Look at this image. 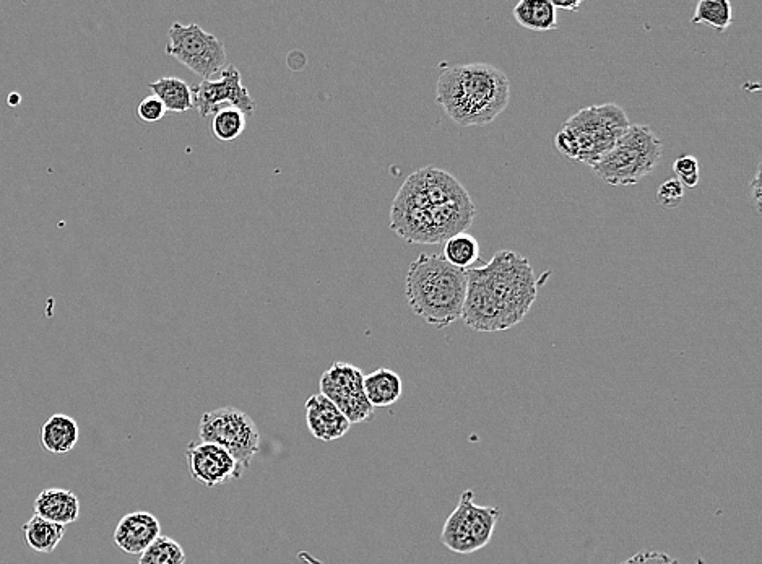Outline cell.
Returning a JSON list of instances; mask_svg holds the SVG:
<instances>
[{
	"mask_svg": "<svg viewBox=\"0 0 762 564\" xmlns=\"http://www.w3.org/2000/svg\"><path fill=\"white\" fill-rule=\"evenodd\" d=\"M637 561L639 564H680L678 560L662 551H641L637 553Z\"/></svg>",
	"mask_w": 762,
	"mask_h": 564,
	"instance_id": "83f0119b",
	"label": "cell"
},
{
	"mask_svg": "<svg viewBox=\"0 0 762 564\" xmlns=\"http://www.w3.org/2000/svg\"><path fill=\"white\" fill-rule=\"evenodd\" d=\"M186 459L195 482L210 488L243 477L236 460L217 444L192 441L187 446Z\"/></svg>",
	"mask_w": 762,
	"mask_h": 564,
	"instance_id": "30bf717a",
	"label": "cell"
},
{
	"mask_svg": "<svg viewBox=\"0 0 762 564\" xmlns=\"http://www.w3.org/2000/svg\"><path fill=\"white\" fill-rule=\"evenodd\" d=\"M520 27L532 31H551L558 28L556 7L550 0H522L512 10Z\"/></svg>",
	"mask_w": 762,
	"mask_h": 564,
	"instance_id": "e0dca14e",
	"label": "cell"
},
{
	"mask_svg": "<svg viewBox=\"0 0 762 564\" xmlns=\"http://www.w3.org/2000/svg\"><path fill=\"white\" fill-rule=\"evenodd\" d=\"M751 191H753L756 209H758V212H761V165L758 166L756 176H754L753 183H751Z\"/></svg>",
	"mask_w": 762,
	"mask_h": 564,
	"instance_id": "f1b7e54d",
	"label": "cell"
},
{
	"mask_svg": "<svg viewBox=\"0 0 762 564\" xmlns=\"http://www.w3.org/2000/svg\"><path fill=\"white\" fill-rule=\"evenodd\" d=\"M199 438L204 443L223 447L236 460L243 475L260 449V433L256 421L243 410L234 407L205 412L200 418Z\"/></svg>",
	"mask_w": 762,
	"mask_h": 564,
	"instance_id": "8992f818",
	"label": "cell"
},
{
	"mask_svg": "<svg viewBox=\"0 0 762 564\" xmlns=\"http://www.w3.org/2000/svg\"><path fill=\"white\" fill-rule=\"evenodd\" d=\"M139 564H186V551L173 538L160 535L140 555Z\"/></svg>",
	"mask_w": 762,
	"mask_h": 564,
	"instance_id": "603a6c76",
	"label": "cell"
},
{
	"mask_svg": "<svg viewBox=\"0 0 762 564\" xmlns=\"http://www.w3.org/2000/svg\"><path fill=\"white\" fill-rule=\"evenodd\" d=\"M511 82L490 64L454 66L439 75L436 101L447 118L462 127L488 126L506 111Z\"/></svg>",
	"mask_w": 762,
	"mask_h": 564,
	"instance_id": "7a4b0ae2",
	"label": "cell"
},
{
	"mask_svg": "<svg viewBox=\"0 0 762 564\" xmlns=\"http://www.w3.org/2000/svg\"><path fill=\"white\" fill-rule=\"evenodd\" d=\"M673 171L683 187H696L701 179L698 158L693 155H681L673 163Z\"/></svg>",
	"mask_w": 762,
	"mask_h": 564,
	"instance_id": "d4e9b609",
	"label": "cell"
},
{
	"mask_svg": "<svg viewBox=\"0 0 762 564\" xmlns=\"http://www.w3.org/2000/svg\"><path fill=\"white\" fill-rule=\"evenodd\" d=\"M499 517H501V511L498 508L473 504L472 514H470V532H472L473 545L477 550L485 548L491 542Z\"/></svg>",
	"mask_w": 762,
	"mask_h": 564,
	"instance_id": "7402d4cb",
	"label": "cell"
},
{
	"mask_svg": "<svg viewBox=\"0 0 762 564\" xmlns=\"http://www.w3.org/2000/svg\"><path fill=\"white\" fill-rule=\"evenodd\" d=\"M363 379L364 373L360 368L337 361L322 374L319 381V394L337 405L351 425L364 423L374 417V407L364 395Z\"/></svg>",
	"mask_w": 762,
	"mask_h": 564,
	"instance_id": "ba28073f",
	"label": "cell"
},
{
	"mask_svg": "<svg viewBox=\"0 0 762 564\" xmlns=\"http://www.w3.org/2000/svg\"><path fill=\"white\" fill-rule=\"evenodd\" d=\"M363 389L369 404L376 407H390L402 397L403 382L392 369L379 368L364 374Z\"/></svg>",
	"mask_w": 762,
	"mask_h": 564,
	"instance_id": "2e32d148",
	"label": "cell"
},
{
	"mask_svg": "<svg viewBox=\"0 0 762 564\" xmlns=\"http://www.w3.org/2000/svg\"><path fill=\"white\" fill-rule=\"evenodd\" d=\"M78 438H80V428L77 421L62 413L49 417L41 430V444L54 456L69 454L77 446Z\"/></svg>",
	"mask_w": 762,
	"mask_h": 564,
	"instance_id": "9a60e30c",
	"label": "cell"
},
{
	"mask_svg": "<svg viewBox=\"0 0 762 564\" xmlns=\"http://www.w3.org/2000/svg\"><path fill=\"white\" fill-rule=\"evenodd\" d=\"M442 257L457 269L470 270L481 261L480 244L468 233L452 236L444 243Z\"/></svg>",
	"mask_w": 762,
	"mask_h": 564,
	"instance_id": "ffe728a7",
	"label": "cell"
},
{
	"mask_svg": "<svg viewBox=\"0 0 762 564\" xmlns=\"http://www.w3.org/2000/svg\"><path fill=\"white\" fill-rule=\"evenodd\" d=\"M166 54L178 59L202 80H212L226 66L225 44L197 23L174 22L168 31Z\"/></svg>",
	"mask_w": 762,
	"mask_h": 564,
	"instance_id": "52a82bcc",
	"label": "cell"
},
{
	"mask_svg": "<svg viewBox=\"0 0 762 564\" xmlns=\"http://www.w3.org/2000/svg\"><path fill=\"white\" fill-rule=\"evenodd\" d=\"M166 111L165 105L161 103L156 96H147L140 101V105L137 106V114L142 122L147 124H155L165 118Z\"/></svg>",
	"mask_w": 762,
	"mask_h": 564,
	"instance_id": "4316f807",
	"label": "cell"
},
{
	"mask_svg": "<svg viewBox=\"0 0 762 564\" xmlns=\"http://www.w3.org/2000/svg\"><path fill=\"white\" fill-rule=\"evenodd\" d=\"M663 157L662 140L649 126L631 124L610 152L590 166L608 186H634L654 173Z\"/></svg>",
	"mask_w": 762,
	"mask_h": 564,
	"instance_id": "5b68a950",
	"label": "cell"
},
{
	"mask_svg": "<svg viewBox=\"0 0 762 564\" xmlns=\"http://www.w3.org/2000/svg\"><path fill=\"white\" fill-rule=\"evenodd\" d=\"M35 514L59 525L74 524L80 517V499L74 491L48 488L35 499Z\"/></svg>",
	"mask_w": 762,
	"mask_h": 564,
	"instance_id": "5bb4252c",
	"label": "cell"
},
{
	"mask_svg": "<svg viewBox=\"0 0 762 564\" xmlns=\"http://www.w3.org/2000/svg\"><path fill=\"white\" fill-rule=\"evenodd\" d=\"M462 317L477 332L512 329L524 321L537 300L538 280L529 259L519 252L498 251L488 264L467 270Z\"/></svg>",
	"mask_w": 762,
	"mask_h": 564,
	"instance_id": "6da1fadb",
	"label": "cell"
},
{
	"mask_svg": "<svg viewBox=\"0 0 762 564\" xmlns=\"http://www.w3.org/2000/svg\"><path fill=\"white\" fill-rule=\"evenodd\" d=\"M733 5L728 0H701L696 5L691 23L707 25L719 33H725L732 25Z\"/></svg>",
	"mask_w": 762,
	"mask_h": 564,
	"instance_id": "44dd1931",
	"label": "cell"
},
{
	"mask_svg": "<svg viewBox=\"0 0 762 564\" xmlns=\"http://www.w3.org/2000/svg\"><path fill=\"white\" fill-rule=\"evenodd\" d=\"M473 491L467 490L460 495L459 504L451 516L447 517L446 524L442 527L441 542L447 548L460 555L475 553L477 548L473 545L472 532H470V514H472Z\"/></svg>",
	"mask_w": 762,
	"mask_h": 564,
	"instance_id": "4fadbf2b",
	"label": "cell"
},
{
	"mask_svg": "<svg viewBox=\"0 0 762 564\" xmlns=\"http://www.w3.org/2000/svg\"><path fill=\"white\" fill-rule=\"evenodd\" d=\"M467 280V270L449 264L442 254H420L408 267V306L429 326L446 329L462 317Z\"/></svg>",
	"mask_w": 762,
	"mask_h": 564,
	"instance_id": "3957f363",
	"label": "cell"
},
{
	"mask_svg": "<svg viewBox=\"0 0 762 564\" xmlns=\"http://www.w3.org/2000/svg\"><path fill=\"white\" fill-rule=\"evenodd\" d=\"M629 126L631 122L621 106L615 103L589 106L564 122L556 134L555 145L569 160L592 166L610 152Z\"/></svg>",
	"mask_w": 762,
	"mask_h": 564,
	"instance_id": "277c9868",
	"label": "cell"
},
{
	"mask_svg": "<svg viewBox=\"0 0 762 564\" xmlns=\"http://www.w3.org/2000/svg\"><path fill=\"white\" fill-rule=\"evenodd\" d=\"M620 564H639V561H637V555H634L633 558H629V560L623 561Z\"/></svg>",
	"mask_w": 762,
	"mask_h": 564,
	"instance_id": "4dcf8cb0",
	"label": "cell"
},
{
	"mask_svg": "<svg viewBox=\"0 0 762 564\" xmlns=\"http://www.w3.org/2000/svg\"><path fill=\"white\" fill-rule=\"evenodd\" d=\"M555 4V2H553ZM582 0H576V2H556L555 7L556 10L563 9V10H572V12H576L577 9H581Z\"/></svg>",
	"mask_w": 762,
	"mask_h": 564,
	"instance_id": "f546056e",
	"label": "cell"
},
{
	"mask_svg": "<svg viewBox=\"0 0 762 564\" xmlns=\"http://www.w3.org/2000/svg\"><path fill=\"white\" fill-rule=\"evenodd\" d=\"M247 116L236 108H223L213 114L212 132L220 142L230 144L243 135Z\"/></svg>",
	"mask_w": 762,
	"mask_h": 564,
	"instance_id": "cb8c5ba5",
	"label": "cell"
},
{
	"mask_svg": "<svg viewBox=\"0 0 762 564\" xmlns=\"http://www.w3.org/2000/svg\"><path fill=\"white\" fill-rule=\"evenodd\" d=\"M192 88V103L202 118H208L223 108H236L251 116L256 101L243 85L238 67L226 66L218 80H200Z\"/></svg>",
	"mask_w": 762,
	"mask_h": 564,
	"instance_id": "9c48e42d",
	"label": "cell"
},
{
	"mask_svg": "<svg viewBox=\"0 0 762 564\" xmlns=\"http://www.w3.org/2000/svg\"><path fill=\"white\" fill-rule=\"evenodd\" d=\"M161 535V524L152 512H130L114 530V543L129 555H142Z\"/></svg>",
	"mask_w": 762,
	"mask_h": 564,
	"instance_id": "8fae6325",
	"label": "cell"
},
{
	"mask_svg": "<svg viewBox=\"0 0 762 564\" xmlns=\"http://www.w3.org/2000/svg\"><path fill=\"white\" fill-rule=\"evenodd\" d=\"M25 543L38 553H52L65 535L64 525L46 521L43 517L33 516L22 527Z\"/></svg>",
	"mask_w": 762,
	"mask_h": 564,
	"instance_id": "d6986e66",
	"label": "cell"
},
{
	"mask_svg": "<svg viewBox=\"0 0 762 564\" xmlns=\"http://www.w3.org/2000/svg\"><path fill=\"white\" fill-rule=\"evenodd\" d=\"M306 423L312 438L322 443H334L337 439H342L351 428L350 421L338 410L337 405L322 394L311 395L306 402Z\"/></svg>",
	"mask_w": 762,
	"mask_h": 564,
	"instance_id": "7c38bea8",
	"label": "cell"
},
{
	"mask_svg": "<svg viewBox=\"0 0 762 564\" xmlns=\"http://www.w3.org/2000/svg\"><path fill=\"white\" fill-rule=\"evenodd\" d=\"M148 88L165 105L166 111L187 113L194 108L191 85L179 77H161L148 83Z\"/></svg>",
	"mask_w": 762,
	"mask_h": 564,
	"instance_id": "ac0fdd59",
	"label": "cell"
},
{
	"mask_svg": "<svg viewBox=\"0 0 762 564\" xmlns=\"http://www.w3.org/2000/svg\"><path fill=\"white\" fill-rule=\"evenodd\" d=\"M685 199V187L681 186L678 179H667L665 183L660 184L657 189V204L663 210H675L680 207Z\"/></svg>",
	"mask_w": 762,
	"mask_h": 564,
	"instance_id": "484cf974",
	"label": "cell"
}]
</instances>
